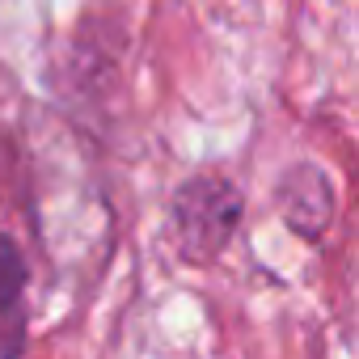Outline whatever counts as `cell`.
Wrapping results in <instances>:
<instances>
[{"label":"cell","instance_id":"1","mask_svg":"<svg viewBox=\"0 0 359 359\" xmlns=\"http://www.w3.org/2000/svg\"><path fill=\"white\" fill-rule=\"evenodd\" d=\"M241 224V195L216 173H199L173 195V229L177 245L191 262H212Z\"/></svg>","mask_w":359,"mask_h":359},{"label":"cell","instance_id":"3","mask_svg":"<svg viewBox=\"0 0 359 359\" xmlns=\"http://www.w3.org/2000/svg\"><path fill=\"white\" fill-rule=\"evenodd\" d=\"M22 287H26V262L18 254V245L9 237H0V313L22 309Z\"/></svg>","mask_w":359,"mask_h":359},{"label":"cell","instance_id":"2","mask_svg":"<svg viewBox=\"0 0 359 359\" xmlns=\"http://www.w3.org/2000/svg\"><path fill=\"white\" fill-rule=\"evenodd\" d=\"M279 212L300 237L317 241L330 229V220H334V187H330V177L317 165H309V161L292 165L283 173V182H279Z\"/></svg>","mask_w":359,"mask_h":359}]
</instances>
